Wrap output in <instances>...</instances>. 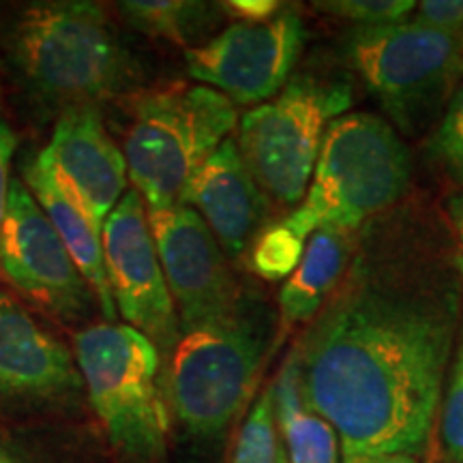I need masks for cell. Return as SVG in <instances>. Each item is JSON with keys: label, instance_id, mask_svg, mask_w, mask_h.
Listing matches in <instances>:
<instances>
[{"label": "cell", "instance_id": "obj_12", "mask_svg": "<svg viewBox=\"0 0 463 463\" xmlns=\"http://www.w3.org/2000/svg\"><path fill=\"white\" fill-rule=\"evenodd\" d=\"M0 269L22 294L62 320H80L92 309L95 292L22 178H11Z\"/></svg>", "mask_w": 463, "mask_h": 463}, {"label": "cell", "instance_id": "obj_31", "mask_svg": "<svg viewBox=\"0 0 463 463\" xmlns=\"http://www.w3.org/2000/svg\"><path fill=\"white\" fill-rule=\"evenodd\" d=\"M431 463H453V461H447V459H442V461H431Z\"/></svg>", "mask_w": 463, "mask_h": 463}, {"label": "cell", "instance_id": "obj_22", "mask_svg": "<svg viewBox=\"0 0 463 463\" xmlns=\"http://www.w3.org/2000/svg\"><path fill=\"white\" fill-rule=\"evenodd\" d=\"M427 153L438 170L463 189V82L433 127Z\"/></svg>", "mask_w": 463, "mask_h": 463}, {"label": "cell", "instance_id": "obj_21", "mask_svg": "<svg viewBox=\"0 0 463 463\" xmlns=\"http://www.w3.org/2000/svg\"><path fill=\"white\" fill-rule=\"evenodd\" d=\"M279 442H277V420L270 389L264 391L253 403L251 412L236 439L230 463H279Z\"/></svg>", "mask_w": 463, "mask_h": 463}, {"label": "cell", "instance_id": "obj_16", "mask_svg": "<svg viewBox=\"0 0 463 463\" xmlns=\"http://www.w3.org/2000/svg\"><path fill=\"white\" fill-rule=\"evenodd\" d=\"M20 178L34 195V200L39 202V206L43 208L61 241L65 242L69 256L95 292L103 317L108 322L116 320L118 311H116L112 292H109L101 228H97L95 222L58 184L43 150L37 155H26L20 164Z\"/></svg>", "mask_w": 463, "mask_h": 463}, {"label": "cell", "instance_id": "obj_9", "mask_svg": "<svg viewBox=\"0 0 463 463\" xmlns=\"http://www.w3.org/2000/svg\"><path fill=\"white\" fill-rule=\"evenodd\" d=\"M307 33L297 9H283L264 24H234L184 50L187 71L234 106L279 95L303 52Z\"/></svg>", "mask_w": 463, "mask_h": 463}, {"label": "cell", "instance_id": "obj_8", "mask_svg": "<svg viewBox=\"0 0 463 463\" xmlns=\"http://www.w3.org/2000/svg\"><path fill=\"white\" fill-rule=\"evenodd\" d=\"M350 106L347 80L300 73L275 99L245 112L236 144L270 202L294 208L305 200L328 125Z\"/></svg>", "mask_w": 463, "mask_h": 463}, {"label": "cell", "instance_id": "obj_28", "mask_svg": "<svg viewBox=\"0 0 463 463\" xmlns=\"http://www.w3.org/2000/svg\"><path fill=\"white\" fill-rule=\"evenodd\" d=\"M447 215L450 225V241H453L457 266L463 277V189L455 191L447 202Z\"/></svg>", "mask_w": 463, "mask_h": 463}, {"label": "cell", "instance_id": "obj_4", "mask_svg": "<svg viewBox=\"0 0 463 463\" xmlns=\"http://www.w3.org/2000/svg\"><path fill=\"white\" fill-rule=\"evenodd\" d=\"M239 123L236 106L202 84L172 82L140 90L129 101L123 155L148 208L181 204L200 165Z\"/></svg>", "mask_w": 463, "mask_h": 463}, {"label": "cell", "instance_id": "obj_18", "mask_svg": "<svg viewBox=\"0 0 463 463\" xmlns=\"http://www.w3.org/2000/svg\"><path fill=\"white\" fill-rule=\"evenodd\" d=\"M270 395H273L275 420L286 438L289 461L337 463V433L305 402L297 347L283 363Z\"/></svg>", "mask_w": 463, "mask_h": 463}, {"label": "cell", "instance_id": "obj_27", "mask_svg": "<svg viewBox=\"0 0 463 463\" xmlns=\"http://www.w3.org/2000/svg\"><path fill=\"white\" fill-rule=\"evenodd\" d=\"M17 146V137L7 120L0 116V230H3L5 211H7V198L11 187V161Z\"/></svg>", "mask_w": 463, "mask_h": 463}, {"label": "cell", "instance_id": "obj_20", "mask_svg": "<svg viewBox=\"0 0 463 463\" xmlns=\"http://www.w3.org/2000/svg\"><path fill=\"white\" fill-rule=\"evenodd\" d=\"M305 253V239H300L286 223H270L251 247V269L266 281L288 279Z\"/></svg>", "mask_w": 463, "mask_h": 463}, {"label": "cell", "instance_id": "obj_13", "mask_svg": "<svg viewBox=\"0 0 463 463\" xmlns=\"http://www.w3.org/2000/svg\"><path fill=\"white\" fill-rule=\"evenodd\" d=\"M43 155L58 184L103 230L123 200L129 172L123 148L109 136L97 108H65Z\"/></svg>", "mask_w": 463, "mask_h": 463}, {"label": "cell", "instance_id": "obj_19", "mask_svg": "<svg viewBox=\"0 0 463 463\" xmlns=\"http://www.w3.org/2000/svg\"><path fill=\"white\" fill-rule=\"evenodd\" d=\"M129 26L146 37L195 48L208 31L225 15L222 5L191 3V0H129L118 5Z\"/></svg>", "mask_w": 463, "mask_h": 463}, {"label": "cell", "instance_id": "obj_7", "mask_svg": "<svg viewBox=\"0 0 463 463\" xmlns=\"http://www.w3.org/2000/svg\"><path fill=\"white\" fill-rule=\"evenodd\" d=\"M344 52L392 125L408 137L438 125L463 82L459 39L412 20L352 28Z\"/></svg>", "mask_w": 463, "mask_h": 463}, {"label": "cell", "instance_id": "obj_30", "mask_svg": "<svg viewBox=\"0 0 463 463\" xmlns=\"http://www.w3.org/2000/svg\"><path fill=\"white\" fill-rule=\"evenodd\" d=\"M344 463H419L412 455H352L344 453Z\"/></svg>", "mask_w": 463, "mask_h": 463}, {"label": "cell", "instance_id": "obj_14", "mask_svg": "<svg viewBox=\"0 0 463 463\" xmlns=\"http://www.w3.org/2000/svg\"><path fill=\"white\" fill-rule=\"evenodd\" d=\"M82 386L67 345L45 331L15 297L0 292V402L61 403L78 397Z\"/></svg>", "mask_w": 463, "mask_h": 463}, {"label": "cell", "instance_id": "obj_1", "mask_svg": "<svg viewBox=\"0 0 463 463\" xmlns=\"http://www.w3.org/2000/svg\"><path fill=\"white\" fill-rule=\"evenodd\" d=\"M463 317L453 241L422 222L364 225L297 345L305 402L352 455H419Z\"/></svg>", "mask_w": 463, "mask_h": 463}, {"label": "cell", "instance_id": "obj_15", "mask_svg": "<svg viewBox=\"0 0 463 463\" xmlns=\"http://www.w3.org/2000/svg\"><path fill=\"white\" fill-rule=\"evenodd\" d=\"M181 204L204 219L223 253L241 260L270 225V200L249 172L239 144L228 137L191 176Z\"/></svg>", "mask_w": 463, "mask_h": 463}, {"label": "cell", "instance_id": "obj_2", "mask_svg": "<svg viewBox=\"0 0 463 463\" xmlns=\"http://www.w3.org/2000/svg\"><path fill=\"white\" fill-rule=\"evenodd\" d=\"M412 159L395 127L350 112L328 125L305 200L283 217L300 239L316 230L358 232L408 194Z\"/></svg>", "mask_w": 463, "mask_h": 463}, {"label": "cell", "instance_id": "obj_17", "mask_svg": "<svg viewBox=\"0 0 463 463\" xmlns=\"http://www.w3.org/2000/svg\"><path fill=\"white\" fill-rule=\"evenodd\" d=\"M358 236V232L337 228H322L311 234L303 258L279 292L281 335L314 320L350 269Z\"/></svg>", "mask_w": 463, "mask_h": 463}, {"label": "cell", "instance_id": "obj_23", "mask_svg": "<svg viewBox=\"0 0 463 463\" xmlns=\"http://www.w3.org/2000/svg\"><path fill=\"white\" fill-rule=\"evenodd\" d=\"M439 449L447 461L463 463V322L439 414Z\"/></svg>", "mask_w": 463, "mask_h": 463}, {"label": "cell", "instance_id": "obj_29", "mask_svg": "<svg viewBox=\"0 0 463 463\" xmlns=\"http://www.w3.org/2000/svg\"><path fill=\"white\" fill-rule=\"evenodd\" d=\"M0 463H39L24 447L0 436Z\"/></svg>", "mask_w": 463, "mask_h": 463}, {"label": "cell", "instance_id": "obj_3", "mask_svg": "<svg viewBox=\"0 0 463 463\" xmlns=\"http://www.w3.org/2000/svg\"><path fill=\"white\" fill-rule=\"evenodd\" d=\"M11 54L34 92L67 108H97L136 75L106 11L82 0L28 7L11 33Z\"/></svg>", "mask_w": 463, "mask_h": 463}, {"label": "cell", "instance_id": "obj_11", "mask_svg": "<svg viewBox=\"0 0 463 463\" xmlns=\"http://www.w3.org/2000/svg\"><path fill=\"white\" fill-rule=\"evenodd\" d=\"M146 211L181 335L239 314L247 298L204 219L187 204Z\"/></svg>", "mask_w": 463, "mask_h": 463}, {"label": "cell", "instance_id": "obj_26", "mask_svg": "<svg viewBox=\"0 0 463 463\" xmlns=\"http://www.w3.org/2000/svg\"><path fill=\"white\" fill-rule=\"evenodd\" d=\"M281 3L277 0H228L222 3L225 15L236 17L241 24H264L279 14Z\"/></svg>", "mask_w": 463, "mask_h": 463}, {"label": "cell", "instance_id": "obj_10", "mask_svg": "<svg viewBox=\"0 0 463 463\" xmlns=\"http://www.w3.org/2000/svg\"><path fill=\"white\" fill-rule=\"evenodd\" d=\"M101 239L116 311L167 358L181 339V322L161 269L146 202L136 189L127 191L109 213Z\"/></svg>", "mask_w": 463, "mask_h": 463}, {"label": "cell", "instance_id": "obj_5", "mask_svg": "<svg viewBox=\"0 0 463 463\" xmlns=\"http://www.w3.org/2000/svg\"><path fill=\"white\" fill-rule=\"evenodd\" d=\"M270 341V324L249 303L236 316L181 335L164 369V395L189 436H222L251 399Z\"/></svg>", "mask_w": 463, "mask_h": 463}, {"label": "cell", "instance_id": "obj_32", "mask_svg": "<svg viewBox=\"0 0 463 463\" xmlns=\"http://www.w3.org/2000/svg\"><path fill=\"white\" fill-rule=\"evenodd\" d=\"M459 43H461V45H463V34H461V39H459Z\"/></svg>", "mask_w": 463, "mask_h": 463}, {"label": "cell", "instance_id": "obj_25", "mask_svg": "<svg viewBox=\"0 0 463 463\" xmlns=\"http://www.w3.org/2000/svg\"><path fill=\"white\" fill-rule=\"evenodd\" d=\"M412 22L420 26L447 33L461 39L463 34V0H425L414 9Z\"/></svg>", "mask_w": 463, "mask_h": 463}, {"label": "cell", "instance_id": "obj_6", "mask_svg": "<svg viewBox=\"0 0 463 463\" xmlns=\"http://www.w3.org/2000/svg\"><path fill=\"white\" fill-rule=\"evenodd\" d=\"M86 395L116 450L136 461L165 455L170 410L161 354L127 324H92L73 339Z\"/></svg>", "mask_w": 463, "mask_h": 463}, {"label": "cell", "instance_id": "obj_24", "mask_svg": "<svg viewBox=\"0 0 463 463\" xmlns=\"http://www.w3.org/2000/svg\"><path fill=\"white\" fill-rule=\"evenodd\" d=\"M314 7L337 20H347L354 28H375L405 22V17L416 9V3L412 0H324Z\"/></svg>", "mask_w": 463, "mask_h": 463}]
</instances>
